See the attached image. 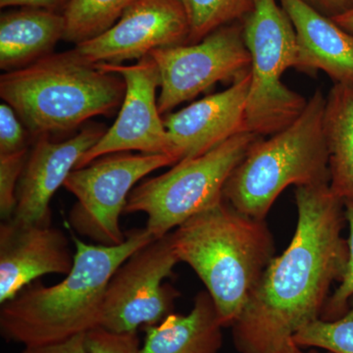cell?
Listing matches in <instances>:
<instances>
[{
	"mask_svg": "<svg viewBox=\"0 0 353 353\" xmlns=\"http://www.w3.org/2000/svg\"><path fill=\"white\" fill-rule=\"evenodd\" d=\"M136 0H69L63 11L64 41L79 44L112 27Z\"/></svg>",
	"mask_w": 353,
	"mask_h": 353,
	"instance_id": "cell-20",
	"label": "cell"
},
{
	"mask_svg": "<svg viewBox=\"0 0 353 353\" xmlns=\"http://www.w3.org/2000/svg\"><path fill=\"white\" fill-rule=\"evenodd\" d=\"M21 353H88L85 334H77L57 343L25 347Z\"/></svg>",
	"mask_w": 353,
	"mask_h": 353,
	"instance_id": "cell-27",
	"label": "cell"
},
{
	"mask_svg": "<svg viewBox=\"0 0 353 353\" xmlns=\"http://www.w3.org/2000/svg\"><path fill=\"white\" fill-rule=\"evenodd\" d=\"M69 0H0V7L44 9L53 12L63 13Z\"/></svg>",
	"mask_w": 353,
	"mask_h": 353,
	"instance_id": "cell-28",
	"label": "cell"
},
{
	"mask_svg": "<svg viewBox=\"0 0 353 353\" xmlns=\"http://www.w3.org/2000/svg\"><path fill=\"white\" fill-rule=\"evenodd\" d=\"M178 263L170 234L132 253L109 281L99 327L114 333H137L173 313L180 294L164 281Z\"/></svg>",
	"mask_w": 353,
	"mask_h": 353,
	"instance_id": "cell-9",
	"label": "cell"
},
{
	"mask_svg": "<svg viewBox=\"0 0 353 353\" xmlns=\"http://www.w3.org/2000/svg\"><path fill=\"white\" fill-rule=\"evenodd\" d=\"M326 97L315 90L290 126L260 138L234 169L223 190L228 203L243 214L265 220L290 185L330 183L329 152L324 130Z\"/></svg>",
	"mask_w": 353,
	"mask_h": 353,
	"instance_id": "cell-5",
	"label": "cell"
},
{
	"mask_svg": "<svg viewBox=\"0 0 353 353\" xmlns=\"http://www.w3.org/2000/svg\"><path fill=\"white\" fill-rule=\"evenodd\" d=\"M250 72L218 94L192 102L163 119L176 162L201 157L228 139L246 132L245 108Z\"/></svg>",
	"mask_w": 353,
	"mask_h": 353,
	"instance_id": "cell-15",
	"label": "cell"
},
{
	"mask_svg": "<svg viewBox=\"0 0 353 353\" xmlns=\"http://www.w3.org/2000/svg\"><path fill=\"white\" fill-rule=\"evenodd\" d=\"M63 13L20 8L0 17V68H25L52 53L64 39Z\"/></svg>",
	"mask_w": 353,
	"mask_h": 353,
	"instance_id": "cell-17",
	"label": "cell"
},
{
	"mask_svg": "<svg viewBox=\"0 0 353 353\" xmlns=\"http://www.w3.org/2000/svg\"><path fill=\"white\" fill-rule=\"evenodd\" d=\"M289 16L297 43L294 69L308 75L324 72L334 83L353 85V34L304 0H278Z\"/></svg>",
	"mask_w": 353,
	"mask_h": 353,
	"instance_id": "cell-16",
	"label": "cell"
},
{
	"mask_svg": "<svg viewBox=\"0 0 353 353\" xmlns=\"http://www.w3.org/2000/svg\"><path fill=\"white\" fill-rule=\"evenodd\" d=\"M88 353H141L138 333H114L97 327L85 333Z\"/></svg>",
	"mask_w": 353,
	"mask_h": 353,
	"instance_id": "cell-25",
	"label": "cell"
},
{
	"mask_svg": "<svg viewBox=\"0 0 353 353\" xmlns=\"http://www.w3.org/2000/svg\"><path fill=\"white\" fill-rule=\"evenodd\" d=\"M97 65L104 71L123 77L126 94L113 126L106 130L101 139L83 155L76 169L97 158L120 152L166 154L175 159L158 108L157 92L160 88V74L154 59L150 55L132 65Z\"/></svg>",
	"mask_w": 353,
	"mask_h": 353,
	"instance_id": "cell-11",
	"label": "cell"
},
{
	"mask_svg": "<svg viewBox=\"0 0 353 353\" xmlns=\"http://www.w3.org/2000/svg\"><path fill=\"white\" fill-rule=\"evenodd\" d=\"M292 341L301 347L333 353H353V297L345 315L333 321L318 319L301 329Z\"/></svg>",
	"mask_w": 353,
	"mask_h": 353,
	"instance_id": "cell-22",
	"label": "cell"
},
{
	"mask_svg": "<svg viewBox=\"0 0 353 353\" xmlns=\"http://www.w3.org/2000/svg\"><path fill=\"white\" fill-rule=\"evenodd\" d=\"M15 110L6 102L0 105V154L28 150V134Z\"/></svg>",
	"mask_w": 353,
	"mask_h": 353,
	"instance_id": "cell-26",
	"label": "cell"
},
{
	"mask_svg": "<svg viewBox=\"0 0 353 353\" xmlns=\"http://www.w3.org/2000/svg\"><path fill=\"white\" fill-rule=\"evenodd\" d=\"M243 25L252 55L245 132L261 138L273 136L290 126L308 101L281 80L285 70L296 65V31L278 0H257Z\"/></svg>",
	"mask_w": 353,
	"mask_h": 353,
	"instance_id": "cell-7",
	"label": "cell"
},
{
	"mask_svg": "<svg viewBox=\"0 0 353 353\" xmlns=\"http://www.w3.org/2000/svg\"><path fill=\"white\" fill-rule=\"evenodd\" d=\"M166 154L113 153L75 169L63 188L77 199L69 213V225L76 234L103 245L126 240L120 218L137 183L152 172L173 166Z\"/></svg>",
	"mask_w": 353,
	"mask_h": 353,
	"instance_id": "cell-8",
	"label": "cell"
},
{
	"mask_svg": "<svg viewBox=\"0 0 353 353\" xmlns=\"http://www.w3.org/2000/svg\"><path fill=\"white\" fill-rule=\"evenodd\" d=\"M170 236L176 259L205 285L221 325L233 327L275 253L265 220L243 214L223 199Z\"/></svg>",
	"mask_w": 353,
	"mask_h": 353,
	"instance_id": "cell-3",
	"label": "cell"
},
{
	"mask_svg": "<svg viewBox=\"0 0 353 353\" xmlns=\"http://www.w3.org/2000/svg\"><path fill=\"white\" fill-rule=\"evenodd\" d=\"M189 34L180 0H136L108 31L73 50L92 64H122L160 48L187 44Z\"/></svg>",
	"mask_w": 353,
	"mask_h": 353,
	"instance_id": "cell-12",
	"label": "cell"
},
{
	"mask_svg": "<svg viewBox=\"0 0 353 353\" xmlns=\"http://www.w3.org/2000/svg\"><path fill=\"white\" fill-rule=\"evenodd\" d=\"M150 57L159 69L158 108L161 115L215 83L236 82L252 68L243 22L224 26L199 43L160 48Z\"/></svg>",
	"mask_w": 353,
	"mask_h": 353,
	"instance_id": "cell-10",
	"label": "cell"
},
{
	"mask_svg": "<svg viewBox=\"0 0 353 353\" xmlns=\"http://www.w3.org/2000/svg\"><path fill=\"white\" fill-rule=\"evenodd\" d=\"M189 20L187 44L199 43L224 26L243 22L257 0H180Z\"/></svg>",
	"mask_w": 353,
	"mask_h": 353,
	"instance_id": "cell-21",
	"label": "cell"
},
{
	"mask_svg": "<svg viewBox=\"0 0 353 353\" xmlns=\"http://www.w3.org/2000/svg\"><path fill=\"white\" fill-rule=\"evenodd\" d=\"M260 138L241 132L201 157L183 159L166 173L143 181L130 194L125 213H145V229L154 239L170 234L224 199L227 181Z\"/></svg>",
	"mask_w": 353,
	"mask_h": 353,
	"instance_id": "cell-6",
	"label": "cell"
},
{
	"mask_svg": "<svg viewBox=\"0 0 353 353\" xmlns=\"http://www.w3.org/2000/svg\"><path fill=\"white\" fill-rule=\"evenodd\" d=\"M324 130L329 152V187L353 204V85L334 83L326 97Z\"/></svg>",
	"mask_w": 353,
	"mask_h": 353,
	"instance_id": "cell-19",
	"label": "cell"
},
{
	"mask_svg": "<svg viewBox=\"0 0 353 353\" xmlns=\"http://www.w3.org/2000/svg\"><path fill=\"white\" fill-rule=\"evenodd\" d=\"M297 224L289 246L274 256L234 323L240 353H276L301 329L321 319L348 260L345 203L329 185L294 190Z\"/></svg>",
	"mask_w": 353,
	"mask_h": 353,
	"instance_id": "cell-1",
	"label": "cell"
},
{
	"mask_svg": "<svg viewBox=\"0 0 353 353\" xmlns=\"http://www.w3.org/2000/svg\"><path fill=\"white\" fill-rule=\"evenodd\" d=\"M332 19L343 30L353 34V9L341 14V15L336 16V17L332 18Z\"/></svg>",
	"mask_w": 353,
	"mask_h": 353,
	"instance_id": "cell-30",
	"label": "cell"
},
{
	"mask_svg": "<svg viewBox=\"0 0 353 353\" xmlns=\"http://www.w3.org/2000/svg\"><path fill=\"white\" fill-rule=\"evenodd\" d=\"M30 150L0 154V217L12 219L17 208V188Z\"/></svg>",
	"mask_w": 353,
	"mask_h": 353,
	"instance_id": "cell-23",
	"label": "cell"
},
{
	"mask_svg": "<svg viewBox=\"0 0 353 353\" xmlns=\"http://www.w3.org/2000/svg\"><path fill=\"white\" fill-rule=\"evenodd\" d=\"M345 218L348 226V260L340 284L330 296L321 315L325 321L339 319L347 312L353 297V204L345 203Z\"/></svg>",
	"mask_w": 353,
	"mask_h": 353,
	"instance_id": "cell-24",
	"label": "cell"
},
{
	"mask_svg": "<svg viewBox=\"0 0 353 353\" xmlns=\"http://www.w3.org/2000/svg\"><path fill=\"white\" fill-rule=\"evenodd\" d=\"M68 236L52 225L15 219L0 225V304L43 276L71 271L75 252Z\"/></svg>",
	"mask_w": 353,
	"mask_h": 353,
	"instance_id": "cell-13",
	"label": "cell"
},
{
	"mask_svg": "<svg viewBox=\"0 0 353 353\" xmlns=\"http://www.w3.org/2000/svg\"><path fill=\"white\" fill-rule=\"evenodd\" d=\"M105 131L101 126H90L64 141H52L48 134L34 139L18 183L13 219L25 224L52 225L51 199Z\"/></svg>",
	"mask_w": 353,
	"mask_h": 353,
	"instance_id": "cell-14",
	"label": "cell"
},
{
	"mask_svg": "<svg viewBox=\"0 0 353 353\" xmlns=\"http://www.w3.org/2000/svg\"><path fill=\"white\" fill-rule=\"evenodd\" d=\"M223 328L210 294L203 290L187 314L171 313L158 324L145 327L141 353H218Z\"/></svg>",
	"mask_w": 353,
	"mask_h": 353,
	"instance_id": "cell-18",
	"label": "cell"
},
{
	"mask_svg": "<svg viewBox=\"0 0 353 353\" xmlns=\"http://www.w3.org/2000/svg\"><path fill=\"white\" fill-rule=\"evenodd\" d=\"M126 94L123 77L104 71L74 50L51 53L0 77V97L34 139L70 131L95 116L110 115Z\"/></svg>",
	"mask_w": 353,
	"mask_h": 353,
	"instance_id": "cell-4",
	"label": "cell"
},
{
	"mask_svg": "<svg viewBox=\"0 0 353 353\" xmlns=\"http://www.w3.org/2000/svg\"><path fill=\"white\" fill-rule=\"evenodd\" d=\"M276 353H319L317 352H305L303 350V347H299V345H296L294 341H290L289 343H285V347L281 348L278 352ZM325 353H333L330 352H326Z\"/></svg>",
	"mask_w": 353,
	"mask_h": 353,
	"instance_id": "cell-31",
	"label": "cell"
},
{
	"mask_svg": "<svg viewBox=\"0 0 353 353\" xmlns=\"http://www.w3.org/2000/svg\"><path fill=\"white\" fill-rule=\"evenodd\" d=\"M304 1L329 18L336 17L353 9V0H304Z\"/></svg>",
	"mask_w": 353,
	"mask_h": 353,
	"instance_id": "cell-29",
	"label": "cell"
},
{
	"mask_svg": "<svg viewBox=\"0 0 353 353\" xmlns=\"http://www.w3.org/2000/svg\"><path fill=\"white\" fill-rule=\"evenodd\" d=\"M117 245L85 243L72 233L75 256L71 271L57 285L32 283L0 308V333L24 347L48 345L85 334L101 322L109 281L130 256L148 243L145 228L126 233Z\"/></svg>",
	"mask_w": 353,
	"mask_h": 353,
	"instance_id": "cell-2",
	"label": "cell"
}]
</instances>
